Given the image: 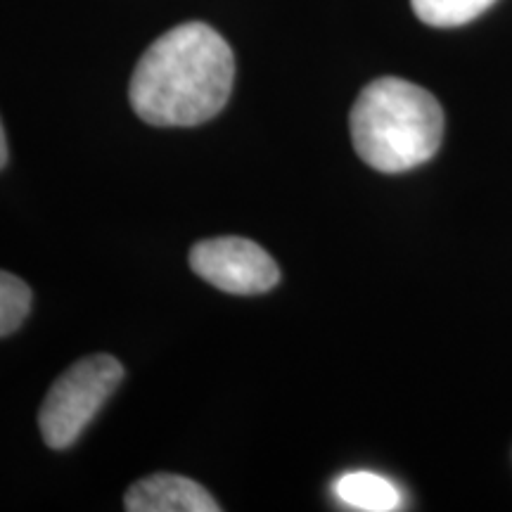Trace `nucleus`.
I'll list each match as a JSON object with an SVG mask.
<instances>
[{"mask_svg":"<svg viewBox=\"0 0 512 512\" xmlns=\"http://www.w3.org/2000/svg\"><path fill=\"white\" fill-rule=\"evenodd\" d=\"M496 0H411L415 15L430 27H463L477 19Z\"/></svg>","mask_w":512,"mask_h":512,"instance_id":"7","label":"nucleus"},{"mask_svg":"<svg viewBox=\"0 0 512 512\" xmlns=\"http://www.w3.org/2000/svg\"><path fill=\"white\" fill-rule=\"evenodd\" d=\"M235 57L219 31L202 22L178 24L145 50L128 98L145 124L197 126L230 98Z\"/></svg>","mask_w":512,"mask_h":512,"instance_id":"1","label":"nucleus"},{"mask_svg":"<svg viewBox=\"0 0 512 512\" xmlns=\"http://www.w3.org/2000/svg\"><path fill=\"white\" fill-rule=\"evenodd\" d=\"M358 157L382 174H403L437 155L444 112L432 93L406 79L368 83L349 117Z\"/></svg>","mask_w":512,"mask_h":512,"instance_id":"2","label":"nucleus"},{"mask_svg":"<svg viewBox=\"0 0 512 512\" xmlns=\"http://www.w3.org/2000/svg\"><path fill=\"white\" fill-rule=\"evenodd\" d=\"M8 164V138H5V128L3 121H0V169Z\"/></svg>","mask_w":512,"mask_h":512,"instance_id":"9","label":"nucleus"},{"mask_svg":"<svg viewBox=\"0 0 512 512\" xmlns=\"http://www.w3.org/2000/svg\"><path fill=\"white\" fill-rule=\"evenodd\" d=\"M190 268L228 294H261L280 283V268L264 247L247 238H211L190 249Z\"/></svg>","mask_w":512,"mask_h":512,"instance_id":"4","label":"nucleus"},{"mask_svg":"<svg viewBox=\"0 0 512 512\" xmlns=\"http://www.w3.org/2000/svg\"><path fill=\"white\" fill-rule=\"evenodd\" d=\"M31 311V290L22 278L0 271V337L22 328Z\"/></svg>","mask_w":512,"mask_h":512,"instance_id":"8","label":"nucleus"},{"mask_svg":"<svg viewBox=\"0 0 512 512\" xmlns=\"http://www.w3.org/2000/svg\"><path fill=\"white\" fill-rule=\"evenodd\" d=\"M124 366L110 354H93L76 361L57 377L38 413L43 441L50 448H69L117 392Z\"/></svg>","mask_w":512,"mask_h":512,"instance_id":"3","label":"nucleus"},{"mask_svg":"<svg viewBox=\"0 0 512 512\" xmlns=\"http://www.w3.org/2000/svg\"><path fill=\"white\" fill-rule=\"evenodd\" d=\"M339 501L363 512H392L401 508V491L375 472H349L335 484Z\"/></svg>","mask_w":512,"mask_h":512,"instance_id":"6","label":"nucleus"},{"mask_svg":"<svg viewBox=\"0 0 512 512\" xmlns=\"http://www.w3.org/2000/svg\"><path fill=\"white\" fill-rule=\"evenodd\" d=\"M124 508L128 512H219L221 505L202 484L159 472L140 479L126 491Z\"/></svg>","mask_w":512,"mask_h":512,"instance_id":"5","label":"nucleus"}]
</instances>
